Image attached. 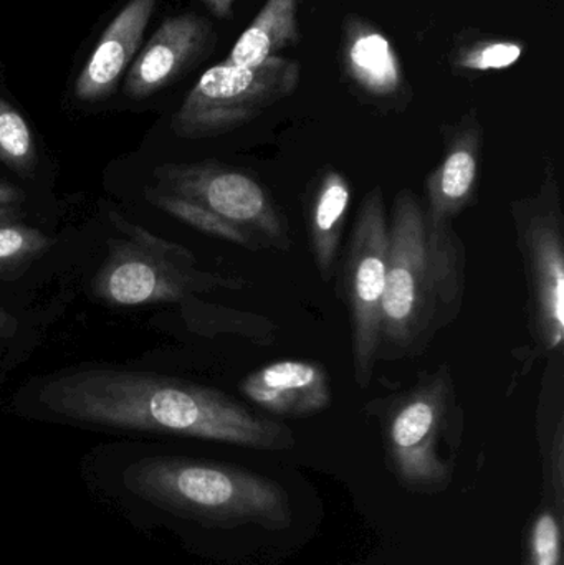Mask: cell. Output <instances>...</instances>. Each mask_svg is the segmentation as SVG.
Instances as JSON below:
<instances>
[{"mask_svg":"<svg viewBox=\"0 0 564 565\" xmlns=\"http://www.w3.org/2000/svg\"><path fill=\"white\" fill-rule=\"evenodd\" d=\"M40 402L53 414L83 424L221 441L254 450H290L287 425L217 388L151 372L86 369L52 379Z\"/></svg>","mask_w":564,"mask_h":565,"instance_id":"obj_1","label":"cell"},{"mask_svg":"<svg viewBox=\"0 0 564 565\" xmlns=\"http://www.w3.org/2000/svg\"><path fill=\"white\" fill-rule=\"evenodd\" d=\"M390 267L381 306L377 361L423 354L462 311L466 245L454 225L430 224L411 189L397 192L390 217Z\"/></svg>","mask_w":564,"mask_h":565,"instance_id":"obj_2","label":"cell"},{"mask_svg":"<svg viewBox=\"0 0 564 565\" xmlns=\"http://www.w3.org/2000/svg\"><path fill=\"white\" fill-rule=\"evenodd\" d=\"M125 484L142 500L207 523L285 530L294 521L290 497L264 475L179 457H152L125 471Z\"/></svg>","mask_w":564,"mask_h":565,"instance_id":"obj_3","label":"cell"},{"mask_svg":"<svg viewBox=\"0 0 564 565\" xmlns=\"http://www.w3.org/2000/svg\"><path fill=\"white\" fill-rule=\"evenodd\" d=\"M381 411L387 465L411 493L436 494L449 488L464 411L449 365L443 364Z\"/></svg>","mask_w":564,"mask_h":565,"instance_id":"obj_4","label":"cell"},{"mask_svg":"<svg viewBox=\"0 0 564 565\" xmlns=\"http://www.w3.org/2000/svg\"><path fill=\"white\" fill-rule=\"evenodd\" d=\"M111 222L125 238L109 242L108 257L93 280L95 295L109 305L181 301L195 292L247 286L244 278L202 271L188 248L162 241L115 212Z\"/></svg>","mask_w":564,"mask_h":565,"instance_id":"obj_5","label":"cell"},{"mask_svg":"<svg viewBox=\"0 0 564 565\" xmlns=\"http://www.w3.org/2000/svg\"><path fill=\"white\" fill-rule=\"evenodd\" d=\"M526 277V318L539 354L563 352L564 215L558 174L549 166L539 191L512 204Z\"/></svg>","mask_w":564,"mask_h":565,"instance_id":"obj_6","label":"cell"},{"mask_svg":"<svg viewBox=\"0 0 564 565\" xmlns=\"http://www.w3.org/2000/svg\"><path fill=\"white\" fill-rule=\"evenodd\" d=\"M300 63L274 56L257 66L219 63L202 73L172 119L179 138L227 135L294 95Z\"/></svg>","mask_w":564,"mask_h":565,"instance_id":"obj_7","label":"cell"},{"mask_svg":"<svg viewBox=\"0 0 564 565\" xmlns=\"http://www.w3.org/2000/svg\"><path fill=\"white\" fill-rule=\"evenodd\" d=\"M390 245V217L383 189L376 185L361 202L340 278L341 298L350 311L354 382L360 388L371 384L377 362Z\"/></svg>","mask_w":564,"mask_h":565,"instance_id":"obj_8","label":"cell"},{"mask_svg":"<svg viewBox=\"0 0 564 565\" xmlns=\"http://www.w3.org/2000/svg\"><path fill=\"white\" fill-rule=\"evenodd\" d=\"M158 191L195 202L251 232L265 248L287 252L290 227L268 189L247 172L215 161L156 169Z\"/></svg>","mask_w":564,"mask_h":565,"instance_id":"obj_9","label":"cell"},{"mask_svg":"<svg viewBox=\"0 0 564 565\" xmlns=\"http://www.w3.org/2000/svg\"><path fill=\"white\" fill-rule=\"evenodd\" d=\"M483 131L476 116L447 129L439 166L426 179V214L436 227L454 225L477 202Z\"/></svg>","mask_w":564,"mask_h":565,"instance_id":"obj_10","label":"cell"},{"mask_svg":"<svg viewBox=\"0 0 564 565\" xmlns=\"http://www.w3.org/2000/svg\"><path fill=\"white\" fill-rule=\"evenodd\" d=\"M238 391L252 404L280 418H307L333 401L330 374L315 361L285 359L242 379Z\"/></svg>","mask_w":564,"mask_h":565,"instance_id":"obj_11","label":"cell"},{"mask_svg":"<svg viewBox=\"0 0 564 565\" xmlns=\"http://www.w3.org/2000/svg\"><path fill=\"white\" fill-rule=\"evenodd\" d=\"M211 39V26L194 13L164 20L138 53L126 75L125 92L145 99L171 83Z\"/></svg>","mask_w":564,"mask_h":565,"instance_id":"obj_12","label":"cell"},{"mask_svg":"<svg viewBox=\"0 0 564 565\" xmlns=\"http://www.w3.org/2000/svg\"><path fill=\"white\" fill-rule=\"evenodd\" d=\"M158 0H128L106 26L75 82L78 102L108 98L119 78L139 53L142 36Z\"/></svg>","mask_w":564,"mask_h":565,"instance_id":"obj_13","label":"cell"},{"mask_svg":"<svg viewBox=\"0 0 564 565\" xmlns=\"http://www.w3.org/2000/svg\"><path fill=\"white\" fill-rule=\"evenodd\" d=\"M353 188L341 171L321 169L305 199L308 242L321 280L328 282L337 270L344 225L351 211Z\"/></svg>","mask_w":564,"mask_h":565,"instance_id":"obj_14","label":"cell"},{"mask_svg":"<svg viewBox=\"0 0 564 565\" xmlns=\"http://www.w3.org/2000/svg\"><path fill=\"white\" fill-rule=\"evenodd\" d=\"M298 0H267L254 22L238 36L225 63L257 66L298 42Z\"/></svg>","mask_w":564,"mask_h":565,"instance_id":"obj_15","label":"cell"},{"mask_svg":"<svg viewBox=\"0 0 564 565\" xmlns=\"http://www.w3.org/2000/svg\"><path fill=\"white\" fill-rule=\"evenodd\" d=\"M351 70L363 88L374 95H391L400 86L401 75L390 42L380 33H361L351 43Z\"/></svg>","mask_w":564,"mask_h":565,"instance_id":"obj_16","label":"cell"},{"mask_svg":"<svg viewBox=\"0 0 564 565\" xmlns=\"http://www.w3.org/2000/svg\"><path fill=\"white\" fill-rule=\"evenodd\" d=\"M146 195L152 204L158 205L172 217L179 218V221L184 222L195 231L202 232V234L212 235V237L221 238V241L228 242V244L241 245V247L251 252L264 250L265 248L264 244L257 237H254L251 232L212 214L211 211L195 204V202L158 191V189H149Z\"/></svg>","mask_w":564,"mask_h":565,"instance_id":"obj_17","label":"cell"},{"mask_svg":"<svg viewBox=\"0 0 564 565\" xmlns=\"http://www.w3.org/2000/svg\"><path fill=\"white\" fill-rule=\"evenodd\" d=\"M0 162L19 174H30L36 162L29 122L3 98H0Z\"/></svg>","mask_w":564,"mask_h":565,"instance_id":"obj_18","label":"cell"},{"mask_svg":"<svg viewBox=\"0 0 564 565\" xmlns=\"http://www.w3.org/2000/svg\"><path fill=\"white\" fill-rule=\"evenodd\" d=\"M525 565H563L562 511L543 504L526 533Z\"/></svg>","mask_w":564,"mask_h":565,"instance_id":"obj_19","label":"cell"},{"mask_svg":"<svg viewBox=\"0 0 564 565\" xmlns=\"http://www.w3.org/2000/svg\"><path fill=\"white\" fill-rule=\"evenodd\" d=\"M49 247V238L26 225L0 227V274L25 264Z\"/></svg>","mask_w":564,"mask_h":565,"instance_id":"obj_20","label":"cell"},{"mask_svg":"<svg viewBox=\"0 0 564 565\" xmlns=\"http://www.w3.org/2000/svg\"><path fill=\"white\" fill-rule=\"evenodd\" d=\"M522 56V46L515 43H490L464 58L462 66L473 70H499L512 66Z\"/></svg>","mask_w":564,"mask_h":565,"instance_id":"obj_21","label":"cell"},{"mask_svg":"<svg viewBox=\"0 0 564 565\" xmlns=\"http://www.w3.org/2000/svg\"><path fill=\"white\" fill-rule=\"evenodd\" d=\"M22 199L20 189L9 184H0V205L17 204Z\"/></svg>","mask_w":564,"mask_h":565,"instance_id":"obj_22","label":"cell"},{"mask_svg":"<svg viewBox=\"0 0 564 565\" xmlns=\"http://www.w3.org/2000/svg\"><path fill=\"white\" fill-rule=\"evenodd\" d=\"M207 3L209 9L219 17H228L232 12V6L235 0H204Z\"/></svg>","mask_w":564,"mask_h":565,"instance_id":"obj_23","label":"cell"},{"mask_svg":"<svg viewBox=\"0 0 564 565\" xmlns=\"http://www.w3.org/2000/svg\"><path fill=\"white\" fill-rule=\"evenodd\" d=\"M7 324V315L3 312V309H0V332L3 331Z\"/></svg>","mask_w":564,"mask_h":565,"instance_id":"obj_24","label":"cell"}]
</instances>
